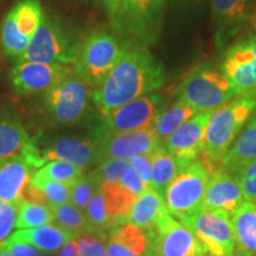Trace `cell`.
Returning <instances> with one entry per match:
<instances>
[{"instance_id":"cell-36","label":"cell","mask_w":256,"mask_h":256,"mask_svg":"<svg viewBox=\"0 0 256 256\" xmlns=\"http://www.w3.org/2000/svg\"><path fill=\"white\" fill-rule=\"evenodd\" d=\"M30 184L43 192L49 202L50 208L69 203L72 185L52 180H30Z\"/></svg>"},{"instance_id":"cell-42","label":"cell","mask_w":256,"mask_h":256,"mask_svg":"<svg viewBox=\"0 0 256 256\" xmlns=\"http://www.w3.org/2000/svg\"><path fill=\"white\" fill-rule=\"evenodd\" d=\"M8 250L11 252L12 256H38L40 255V250L37 248L32 247L31 244L24 242L12 241V240H5L2 243Z\"/></svg>"},{"instance_id":"cell-12","label":"cell","mask_w":256,"mask_h":256,"mask_svg":"<svg viewBox=\"0 0 256 256\" xmlns=\"http://www.w3.org/2000/svg\"><path fill=\"white\" fill-rule=\"evenodd\" d=\"M166 106L164 95L150 92L104 115V119L96 127L107 133H124L142 130L153 124L156 115Z\"/></svg>"},{"instance_id":"cell-46","label":"cell","mask_w":256,"mask_h":256,"mask_svg":"<svg viewBox=\"0 0 256 256\" xmlns=\"http://www.w3.org/2000/svg\"><path fill=\"white\" fill-rule=\"evenodd\" d=\"M0 256H12L11 252H10L2 243H0Z\"/></svg>"},{"instance_id":"cell-27","label":"cell","mask_w":256,"mask_h":256,"mask_svg":"<svg viewBox=\"0 0 256 256\" xmlns=\"http://www.w3.org/2000/svg\"><path fill=\"white\" fill-rule=\"evenodd\" d=\"M197 112L185 104L182 100H178L171 106H166L160 113L156 115L153 128H154L156 136L159 138L160 142L164 145L165 140L174 132L177 128L183 124L185 121L191 119Z\"/></svg>"},{"instance_id":"cell-39","label":"cell","mask_w":256,"mask_h":256,"mask_svg":"<svg viewBox=\"0 0 256 256\" xmlns=\"http://www.w3.org/2000/svg\"><path fill=\"white\" fill-rule=\"evenodd\" d=\"M18 206L0 202V242L5 241L11 230L16 226Z\"/></svg>"},{"instance_id":"cell-38","label":"cell","mask_w":256,"mask_h":256,"mask_svg":"<svg viewBox=\"0 0 256 256\" xmlns=\"http://www.w3.org/2000/svg\"><path fill=\"white\" fill-rule=\"evenodd\" d=\"M235 177L241 185L244 200L256 204V159L243 166Z\"/></svg>"},{"instance_id":"cell-20","label":"cell","mask_w":256,"mask_h":256,"mask_svg":"<svg viewBox=\"0 0 256 256\" xmlns=\"http://www.w3.org/2000/svg\"><path fill=\"white\" fill-rule=\"evenodd\" d=\"M256 159V110L248 120V124L238 134L228 152L216 168L235 176L252 160Z\"/></svg>"},{"instance_id":"cell-33","label":"cell","mask_w":256,"mask_h":256,"mask_svg":"<svg viewBox=\"0 0 256 256\" xmlns=\"http://www.w3.org/2000/svg\"><path fill=\"white\" fill-rule=\"evenodd\" d=\"M50 223H54V215L51 208L24 200L18 208V215L14 228L19 230L31 229Z\"/></svg>"},{"instance_id":"cell-34","label":"cell","mask_w":256,"mask_h":256,"mask_svg":"<svg viewBox=\"0 0 256 256\" xmlns=\"http://www.w3.org/2000/svg\"><path fill=\"white\" fill-rule=\"evenodd\" d=\"M98 184L96 179L92 177V172L80 177L70 188V200L78 209L84 211L87 209L89 200L92 194L98 190Z\"/></svg>"},{"instance_id":"cell-7","label":"cell","mask_w":256,"mask_h":256,"mask_svg":"<svg viewBox=\"0 0 256 256\" xmlns=\"http://www.w3.org/2000/svg\"><path fill=\"white\" fill-rule=\"evenodd\" d=\"M124 44L107 31H94L78 43L72 66L92 88L104 80L122 55Z\"/></svg>"},{"instance_id":"cell-1","label":"cell","mask_w":256,"mask_h":256,"mask_svg":"<svg viewBox=\"0 0 256 256\" xmlns=\"http://www.w3.org/2000/svg\"><path fill=\"white\" fill-rule=\"evenodd\" d=\"M165 82L162 63L145 46L126 43L121 57L107 76L92 88V100L102 115L140 96L158 90Z\"/></svg>"},{"instance_id":"cell-41","label":"cell","mask_w":256,"mask_h":256,"mask_svg":"<svg viewBox=\"0 0 256 256\" xmlns=\"http://www.w3.org/2000/svg\"><path fill=\"white\" fill-rule=\"evenodd\" d=\"M120 182L124 188H128V190L132 192L133 194H136V197H139L140 194H144V192L148 188L130 166L126 170V172L124 174Z\"/></svg>"},{"instance_id":"cell-11","label":"cell","mask_w":256,"mask_h":256,"mask_svg":"<svg viewBox=\"0 0 256 256\" xmlns=\"http://www.w3.org/2000/svg\"><path fill=\"white\" fill-rule=\"evenodd\" d=\"M146 232L148 235L147 256H210L197 236L170 214Z\"/></svg>"},{"instance_id":"cell-13","label":"cell","mask_w":256,"mask_h":256,"mask_svg":"<svg viewBox=\"0 0 256 256\" xmlns=\"http://www.w3.org/2000/svg\"><path fill=\"white\" fill-rule=\"evenodd\" d=\"M200 240L210 256H229L236 247L230 216L202 208L180 220Z\"/></svg>"},{"instance_id":"cell-23","label":"cell","mask_w":256,"mask_h":256,"mask_svg":"<svg viewBox=\"0 0 256 256\" xmlns=\"http://www.w3.org/2000/svg\"><path fill=\"white\" fill-rule=\"evenodd\" d=\"M12 241L24 242L37 248L40 252H55L74 238L56 224H46L31 229L17 230L8 238Z\"/></svg>"},{"instance_id":"cell-32","label":"cell","mask_w":256,"mask_h":256,"mask_svg":"<svg viewBox=\"0 0 256 256\" xmlns=\"http://www.w3.org/2000/svg\"><path fill=\"white\" fill-rule=\"evenodd\" d=\"M2 43L5 55L17 60H20L30 44V40L19 32L12 10L5 16L4 22H2Z\"/></svg>"},{"instance_id":"cell-4","label":"cell","mask_w":256,"mask_h":256,"mask_svg":"<svg viewBox=\"0 0 256 256\" xmlns=\"http://www.w3.org/2000/svg\"><path fill=\"white\" fill-rule=\"evenodd\" d=\"M22 156L32 170L54 160L78 165L83 171L101 164L98 147L92 136H60L46 140L31 138L22 150Z\"/></svg>"},{"instance_id":"cell-15","label":"cell","mask_w":256,"mask_h":256,"mask_svg":"<svg viewBox=\"0 0 256 256\" xmlns=\"http://www.w3.org/2000/svg\"><path fill=\"white\" fill-rule=\"evenodd\" d=\"M212 113L214 110L200 112L180 124L165 140L166 151L185 165L197 160L204 151L206 127Z\"/></svg>"},{"instance_id":"cell-10","label":"cell","mask_w":256,"mask_h":256,"mask_svg":"<svg viewBox=\"0 0 256 256\" xmlns=\"http://www.w3.org/2000/svg\"><path fill=\"white\" fill-rule=\"evenodd\" d=\"M92 139L98 147L101 162L110 159L128 160L134 156H151L162 145L153 124L124 133H107L94 127Z\"/></svg>"},{"instance_id":"cell-29","label":"cell","mask_w":256,"mask_h":256,"mask_svg":"<svg viewBox=\"0 0 256 256\" xmlns=\"http://www.w3.org/2000/svg\"><path fill=\"white\" fill-rule=\"evenodd\" d=\"M51 211L54 215V223L69 232L74 240H78L82 234L87 232V220L84 214L74 204L66 203L51 206Z\"/></svg>"},{"instance_id":"cell-14","label":"cell","mask_w":256,"mask_h":256,"mask_svg":"<svg viewBox=\"0 0 256 256\" xmlns=\"http://www.w3.org/2000/svg\"><path fill=\"white\" fill-rule=\"evenodd\" d=\"M220 69L232 82L238 96H256V34L228 48Z\"/></svg>"},{"instance_id":"cell-18","label":"cell","mask_w":256,"mask_h":256,"mask_svg":"<svg viewBox=\"0 0 256 256\" xmlns=\"http://www.w3.org/2000/svg\"><path fill=\"white\" fill-rule=\"evenodd\" d=\"M32 168L22 156L0 160V202L19 206L25 188L30 184Z\"/></svg>"},{"instance_id":"cell-19","label":"cell","mask_w":256,"mask_h":256,"mask_svg":"<svg viewBox=\"0 0 256 256\" xmlns=\"http://www.w3.org/2000/svg\"><path fill=\"white\" fill-rule=\"evenodd\" d=\"M249 0H210L211 12L216 25V43L226 46L244 24Z\"/></svg>"},{"instance_id":"cell-48","label":"cell","mask_w":256,"mask_h":256,"mask_svg":"<svg viewBox=\"0 0 256 256\" xmlns=\"http://www.w3.org/2000/svg\"><path fill=\"white\" fill-rule=\"evenodd\" d=\"M255 28H256V10H255Z\"/></svg>"},{"instance_id":"cell-35","label":"cell","mask_w":256,"mask_h":256,"mask_svg":"<svg viewBox=\"0 0 256 256\" xmlns=\"http://www.w3.org/2000/svg\"><path fill=\"white\" fill-rule=\"evenodd\" d=\"M128 168H130L128 160L110 159L98 164V168L94 171H92V174L98 182V186H101L104 184H112L120 182Z\"/></svg>"},{"instance_id":"cell-21","label":"cell","mask_w":256,"mask_h":256,"mask_svg":"<svg viewBox=\"0 0 256 256\" xmlns=\"http://www.w3.org/2000/svg\"><path fill=\"white\" fill-rule=\"evenodd\" d=\"M148 235L146 230L126 223L108 234L107 256H147Z\"/></svg>"},{"instance_id":"cell-2","label":"cell","mask_w":256,"mask_h":256,"mask_svg":"<svg viewBox=\"0 0 256 256\" xmlns=\"http://www.w3.org/2000/svg\"><path fill=\"white\" fill-rule=\"evenodd\" d=\"M256 110V96L240 95L214 110L208 124L200 160L211 172L215 170L241 130Z\"/></svg>"},{"instance_id":"cell-9","label":"cell","mask_w":256,"mask_h":256,"mask_svg":"<svg viewBox=\"0 0 256 256\" xmlns=\"http://www.w3.org/2000/svg\"><path fill=\"white\" fill-rule=\"evenodd\" d=\"M76 46L78 43H74L57 19L43 14L40 26L19 60L66 66L72 63Z\"/></svg>"},{"instance_id":"cell-45","label":"cell","mask_w":256,"mask_h":256,"mask_svg":"<svg viewBox=\"0 0 256 256\" xmlns=\"http://www.w3.org/2000/svg\"><path fill=\"white\" fill-rule=\"evenodd\" d=\"M229 256H249V255L246 254V252H243L242 249H240L238 246H236V247L234 248V250L232 252V254H230Z\"/></svg>"},{"instance_id":"cell-30","label":"cell","mask_w":256,"mask_h":256,"mask_svg":"<svg viewBox=\"0 0 256 256\" xmlns=\"http://www.w3.org/2000/svg\"><path fill=\"white\" fill-rule=\"evenodd\" d=\"M11 10L19 32L31 40L43 18L40 0H22Z\"/></svg>"},{"instance_id":"cell-44","label":"cell","mask_w":256,"mask_h":256,"mask_svg":"<svg viewBox=\"0 0 256 256\" xmlns=\"http://www.w3.org/2000/svg\"><path fill=\"white\" fill-rule=\"evenodd\" d=\"M98 2H100L101 4L104 5L106 11H107L108 14L112 16L114 14L115 10H116L118 5H119L120 0H98Z\"/></svg>"},{"instance_id":"cell-31","label":"cell","mask_w":256,"mask_h":256,"mask_svg":"<svg viewBox=\"0 0 256 256\" xmlns=\"http://www.w3.org/2000/svg\"><path fill=\"white\" fill-rule=\"evenodd\" d=\"M83 170L78 165L62 160H54L42 166L31 176V180H52L72 185L80 177L83 176Z\"/></svg>"},{"instance_id":"cell-5","label":"cell","mask_w":256,"mask_h":256,"mask_svg":"<svg viewBox=\"0 0 256 256\" xmlns=\"http://www.w3.org/2000/svg\"><path fill=\"white\" fill-rule=\"evenodd\" d=\"M166 0H120L112 17L114 31L127 43H154L162 28Z\"/></svg>"},{"instance_id":"cell-22","label":"cell","mask_w":256,"mask_h":256,"mask_svg":"<svg viewBox=\"0 0 256 256\" xmlns=\"http://www.w3.org/2000/svg\"><path fill=\"white\" fill-rule=\"evenodd\" d=\"M168 211L165 200L154 188H150L134 200L128 211L124 224L130 223L146 232L152 230Z\"/></svg>"},{"instance_id":"cell-26","label":"cell","mask_w":256,"mask_h":256,"mask_svg":"<svg viewBox=\"0 0 256 256\" xmlns=\"http://www.w3.org/2000/svg\"><path fill=\"white\" fill-rule=\"evenodd\" d=\"M152 162V188L159 192L162 197L165 191L174 179L186 168L184 162H179L171 153L162 146L158 151L151 154Z\"/></svg>"},{"instance_id":"cell-3","label":"cell","mask_w":256,"mask_h":256,"mask_svg":"<svg viewBox=\"0 0 256 256\" xmlns=\"http://www.w3.org/2000/svg\"><path fill=\"white\" fill-rule=\"evenodd\" d=\"M92 86L66 64L60 78L44 92V108L54 124L74 126L86 119L90 110Z\"/></svg>"},{"instance_id":"cell-24","label":"cell","mask_w":256,"mask_h":256,"mask_svg":"<svg viewBox=\"0 0 256 256\" xmlns=\"http://www.w3.org/2000/svg\"><path fill=\"white\" fill-rule=\"evenodd\" d=\"M236 246L249 256H256V204L243 202L230 216Z\"/></svg>"},{"instance_id":"cell-43","label":"cell","mask_w":256,"mask_h":256,"mask_svg":"<svg viewBox=\"0 0 256 256\" xmlns=\"http://www.w3.org/2000/svg\"><path fill=\"white\" fill-rule=\"evenodd\" d=\"M60 256H80L78 242H76V240H72V241L66 242L62 247Z\"/></svg>"},{"instance_id":"cell-17","label":"cell","mask_w":256,"mask_h":256,"mask_svg":"<svg viewBox=\"0 0 256 256\" xmlns=\"http://www.w3.org/2000/svg\"><path fill=\"white\" fill-rule=\"evenodd\" d=\"M244 202L242 188L235 176L226 174L220 168L210 172L203 209L214 212H222L232 216Z\"/></svg>"},{"instance_id":"cell-40","label":"cell","mask_w":256,"mask_h":256,"mask_svg":"<svg viewBox=\"0 0 256 256\" xmlns=\"http://www.w3.org/2000/svg\"><path fill=\"white\" fill-rule=\"evenodd\" d=\"M130 166L140 179L145 183L147 188H152V162L151 156H134L128 159Z\"/></svg>"},{"instance_id":"cell-16","label":"cell","mask_w":256,"mask_h":256,"mask_svg":"<svg viewBox=\"0 0 256 256\" xmlns=\"http://www.w3.org/2000/svg\"><path fill=\"white\" fill-rule=\"evenodd\" d=\"M66 66L19 60L11 72L14 92L22 96L46 92L60 78Z\"/></svg>"},{"instance_id":"cell-6","label":"cell","mask_w":256,"mask_h":256,"mask_svg":"<svg viewBox=\"0 0 256 256\" xmlns=\"http://www.w3.org/2000/svg\"><path fill=\"white\" fill-rule=\"evenodd\" d=\"M178 100L191 106L197 113L216 110L238 96L232 82L212 66H200L188 74L177 90Z\"/></svg>"},{"instance_id":"cell-37","label":"cell","mask_w":256,"mask_h":256,"mask_svg":"<svg viewBox=\"0 0 256 256\" xmlns=\"http://www.w3.org/2000/svg\"><path fill=\"white\" fill-rule=\"evenodd\" d=\"M107 235L86 232L76 240L80 256H107Z\"/></svg>"},{"instance_id":"cell-25","label":"cell","mask_w":256,"mask_h":256,"mask_svg":"<svg viewBox=\"0 0 256 256\" xmlns=\"http://www.w3.org/2000/svg\"><path fill=\"white\" fill-rule=\"evenodd\" d=\"M30 139L17 115L0 110V160L22 152Z\"/></svg>"},{"instance_id":"cell-28","label":"cell","mask_w":256,"mask_h":256,"mask_svg":"<svg viewBox=\"0 0 256 256\" xmlns=\"http://www.w3.org/2000/svg\"><path fill=\"white\" fill-rule=\"evenodd\" d=\"M84 216L87 220V232L108 236L110 230L116 226L108 214L104 196L102 194L100 188L92 194L89 200L87 209L84 210Z\"/></svg>"},{"instance_id":"cell-47","label":"cell","mask_w":256,"mask_h":256,"mask_svg":"<svg viewBox=\"0 0 256 256\" xmlns=\"http://www.w3.org/2000/svg\"><path fill=\"white\" fill-rule=\"evenodd\" d=\"M180 2H200V0H180Z\"/></svg>"},{"instance_id":"cell-8","label":"cell","mask_w":256,"mask_h":256,"mask_svg":"<svg viewBox=\"0 0 256 256\" xmlns=\"http://www.w3.org/2000/svg\"><path fill=\"white\" fill-rule=\"evenodd\" d=\"M210 171L202 160L188 164L165 191V204L172 217L184 220L203 208Z\"/></svg>"}]
</instances>
